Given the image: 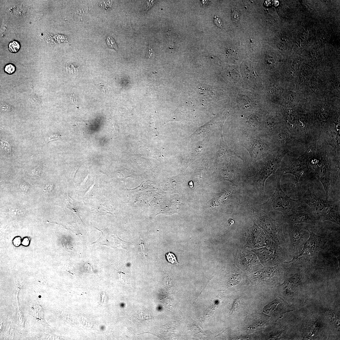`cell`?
I'll return each instance as SVG.
<instances>
[{
	"label": "cell",
	"instance_id": "11",
	"mask_svg": "<svg viewBox=\"0 0 340 340\" xmlns=\"http://www.w3.org/2000/svg\"><path fill=\"white\" fill-rule=\"evenodd\" d=\"M21 47L20 42L18 41L14 40L9 43L8 49L10 51L13 53L18 52Z\"/></svg>",
	"mask_w": 340,
	"mask_h": 340
},
{
	"label": "cell",
	"instance_id": "29",
	"mask_svg": "<svg viewBox=\"0 0 340 340\" xmlns=\"http://www.w3.org/2000/svg\"><path fill=\"white\" fill-rule=\"evenodd\" d=\"M99 87L101 91L103 92V93H106V89L105 87V86L103 85H99Z\"/></svg>",
	"mask_w": 340,
	"mask_h": 340
},
{
	"label": "cell",
	"instance_id": "13",
	"mask_svg": "<svg viewBox=\"0 0 340 340\" xmlns=\"http://www.w3.org/2000/svg\"><path fill=\"white\" fill-rule=\"evenodd\" d=\"M17 70V68L15 65L11 63H9L5 65L4 68L5 72L9 75H11L14 74Z\"/></svg>",
	"mask_w": 340,
	"mask_h": 340
},
{
	"label": "cell",
	"instance_id": "20",
	"mask_svg": "<svg viewBox=\"0 0 340 340\" xmlns=\"http://www.w3.org/2000/svg\"><path fill=\"white\" fill-rule=\"evenodd\" d=\"M1 142L2 147L4 148L6 151L9 154L12 155V154L11 148L8 142L2 139L1 140Z\"/></svg>",
	"mask_w": 340,
	"mask_h": 340
},
{
	"label": "cell",
	"instance_id": "10",
	"mask_svg": "<svg viewBox=\"0 0 340 340\" xmlns=\"http://www.w3.org/2000/svg\"><path fill=\"white\" fill-rule=\"evenodd\" d=\"M264 219L265 220V226H266L267 230L276 240L279 241L282 234L281 226L270 217L265 216Z\"/></svg>",
	"mask_w": 340,
	"mask_h": 340
},
{
	"label": "cell",
	"instance_id": "19",
	"mask_svg": "<svg viewBox=\"0 0 340 340\" xmlns=\"http://www.w3.org/2000/svg\"><path fill=\"white\" fill-rule=\"evenodd\" d=\"M106 41L107 45L110 48L114 49L116 50H118L117 45L112 38L111 37H108L107 38Z\"/></svg>",
	"mask_w": 340,
	"mask_h": 340
},
{
	"label": "cell",
	"instance_id": "4",
	"mask_svg": "<svg viewBox=\"0 0 340 340\" xmlns=\"http://www.w3.org/2000/svg\"><path fill=\"white\" fill-rule=\"evenodd\" d=\"M310 161L314 170L316 177L323 187L328 200V195L331 183L330 163L326 155L321 153L316 154L314 153Z\"/></svg>",
	"mask_w": 340,
	"mask_h": 340
},
{
	"label": "cell",
	"instance_id": "22",
	"mask_svg": "<svg viewBox=\"0 0 340 340\" xmlns=\"http://www.w3.org/2000/svg\"><path fill=\"white\" fill-rule=\"evenodd\" d=\"M232 20L235 23H237L239 19V14L236 11H234L232 13Z\"/></svg>",
	"mask_w": 340,
	"mask_h": 340
},
{
	"label": "cell",
	"instance_id": "26",
	"mask_svg": "<svg viewBox=\"0 0 340 340\" xmlns=\"http://www.w3.org/2000/svg\"><path fill=\"white\" fill-rule=\"evenodd\" d=\"M20 187L24 191L26 192L30 189V186L29 185L26 183L21 184Z\"/></svg>",
	"mask_w": 340,
	"mask_h": 340
},
{
	"label": "cell",
	"instance_id": "1",
	"mask_svg": "<svg viewBox=\"0 0 340 340\" xmlns=\"http://www.w3.org/2000/svg\"><path fill=\"white\" fill-rule=\"evenodd\" d=\"M302 201L308 205L317 220H327L340 226L339 205L335 201L321 199L313 193L303 197Z\"/></svg>",
	"mask_w": 340,
	"mask_h": 340
},
{
	"label": "cell",
	"instance_id": "30",
	"mask_svg": "<svg viewBox=\"0 0 340 340\" xmlns=\"http://www.w3.org/2000/svg\"><path fill=\"white\" fill-rule=\"evenodd\" d=\"M228 223L230 226H231L234 223V221L232 218L229 219L228 220Z\"/></svg>",
	"mask_w": 340,
	"mask_h": 340
},
{
	"label": "cell",
	"instance_id": "23",
	"mask_svg": "<svg viewBox=\"0 0 340 340\" xmlns=\"http://www.w3.org/2000/svg\"><path fill=\"white\" fill-rule=\"evenodd\" d=\"M60 139V136L58 135H54L48 137L46 139V141L48 142L50 141H52Z\"/></svg>",
	"mask_w": 340,
	"mask_h": 340
},
{
	"label": "cell",
	"instance_id": "21",
	"mask_svg": "<svg viewBox=\"0 0 340 340\" xmlns=\"http://www.w3.org/2000/svg\"><path fill=\"white\" fill-rule=\"evenodd\" d=\"M214 21L215 24L221 29L222 28L223 22L220 17L215 16L214 18Z\"/></svg>",
	"mask_w": 340,
	"mask_h": 340
},
{
	"label": "cell",
	"instance_id": "8",
	"mask_svg": "<svg viewBox=\"0 0 340 340\" xmlns=\"http://www.w3.org/2000/svg\"><path fill=\"white\" fill-rule=\"evenodd\" d=\"M284 216L286 222L290 225L303 223L314 224L317 221L308 206L303 202L296 210Z\"/></svg>",
	"mask_w": 340,
	"mask_h": 340
},
{
	"label": "cell",
	"instance_id": "14",
	"mask_svg": "<svg viewBox=\"0 0 340 340\" xmlns=\"http://www.w3.org/2000/svg\"><path fill=\"white\" fill-rule=\"evenodd\" d=\"M241 277L240 274H236L232 275L229 280L231 285L234 286L237 285L241 282Z\"/></svg>",
	"mask_w": 340,
	"mask_h": 340
},
{
	"label": "cell",
	"instance_id": "24",
	"mask_svg": "<svg viewBox=\"0 0 340 340\" xmlns=\"http://www.w3.org/2000/svg\"><path fill=\"white\" fill-rule=\"evenodd\" d=\"M239 304L240 300L239 299H236L235 300L231 310L232 312H233V311L238 308V307L239 306Z\"/></svg>",
	"mask_w": 340,
	"mask_h": 340
},
{
	"label": "cell",
	"instance_id": "15",
	"mask_svg": "<svg viewBox=\"0 0 340 340\" xmlns=\"http://www.w3.org/2000/svg\"><path fill=\"white\" fill-rule=\"evenodd\" d=\"M287 116L289 123L292 125H294L296 120V113L292 111H288L287 112Z\"/></svg>",
	"mask_w": 340,
	"mask_h": 340
},
{
	"label": "cell",
	"instance_id": "17",
	"mask_svg": "<svg viewBox=\"0 0 340 340\" xmlns=\"http://www.w3.org/2000/svg\"><path fill=\"white\" fill-rule=\"evenodd\" d=\"M278 138L280 141L284 142H288L289 141H292L288 134L285 132H280L278 135Z\"/></svg>",
	"mask_w": 340,
	"mask_h": 340
},
{
	"label": "cell",
	"instance_id": "7",
	"mask_svg": "<svg viewBox=\"0 0 340 340\" xmlns=\"http://www.w3.org/2000/svg\"><path fill=\"white\" fill-rule=\"evenodd\" d=\"M300 224L288 225L290 247L294 257L300 254L310 236V231L308 228L303 227Z\"/></svg>",
	"mask_w": 340,
	"mask_h": 340
},
{
	"label": "cell",
	"instance_id": "3",
	"mask_svg": "<svg viewBox=\"0 0 340 340\" xmlns=\"http://www.w3.org/2000/svg\"><path fill=\"white\" fill-rule=\"evenodd\" d=\"M327 241L325 237L319 236L310 231L309 237L304 244L302 252L287 263L294 266L312 263L321 251Z\"/></svg>",
	"mask_w": 340,
	"mask_h": 340
},
{
	"label": "cell",
	"instance_id": "28",
	"mask_svg": "<svg viewBox=\"0 0 340 340\" xmlns=\"http://www.w3.org/2000/svg\"><path fill=\"white\" fill-rule=\"evenodd\" d=\"M53 188V184H46L44 190L46 191L47 192L49 193L51 191Z\"/></svg>",
	"mask_w": 340,
	"mask_h": 340
},
{
	"label": "cell",
	"instance_id": "16",
	"mask_svg": "<svg viewBox=\"0 0 340 340\" xmlns=\"http://www.w3.org/2000/svg\"><path fill=\"white\" fill-rule=\"evenodd\" d=\"M165 255L167 260L169 263L172 264L178 263L177 257L173 253L169 252L167 253Z\"/></svg>",
	"mask_w": 340,
	"mask_h": 340
},
{
	"label": "cell",
	"instance_id": "5",
	"mask_svg": "<svg viewBox=\"0 0 340 340\" xmlns=\"http://www.w3.org/2000/svg\"><path fill=\"white\" fill-rule=\"evenodd\" d=\"M286 154L282 153L268 160L253 179V186L257 189L261 195L265 194V181L271 175L275 173Z\"/></svg>",
	"mask_w": 340,
	"mask_h": 340
},
{
	"label": "cell",
	"instance_id": "27",
	"mask_svg": "<svg viewBox=\"0 0 340 340\" xmlns=\"http://www.w3.org/2000/svg\"><path fill=\"white\" fill-rule=\"evenodd\" d=\"M40 166H38L37 167L35 168L32 171V174L35 175H39L40 174Z\"/></svg>",
	"mask_w": 340,
	"mask_h": 340
},
{
	"label": "cell",
	"instance_id": "2",
	"mask_svg": "<svg viewBox=\"0 0 340 340\" xmlns=\"http://www.w3.org/2000/svg\"><path fill=\"white\" fill-rule=\"evenodd\" d=\"M281 177L280 175L277 178L275 192L269 200L263 204V207L269 211L280 212L286 216L296 210L303 202L291 198L283 191L280 184Z\"/></svg>",
	"mask_w": 340,
	"mask_h": 340
},
{
	"label": "cell",
	"instance_id": "9",
	"mask_svg": "<svg viewBox=\"0 0 340 340\" xmlns=\"http://www.w3.org/2000/svg\"><path fill=\"white\" fill-rule=\"evenodd\" d=\"M251 154L253 158L259 159L263 158L270 151L269 145L260 140L252 139L251 140Z\"/></svg>",
	"mask_w": 340,
	"mask_h": 340
},
{
	"label": "cell",
	"instance_id": "6",
	"mask_svg": "<svg viewBox=\"0 0 340 340\" xmlns=\"http://www.w3.org/2000/svg\"><path fill=\"white\" fill-rule=\"evenodd\" d=\"M314 150L311 147L305 153L296 159L291 161L282 169L280 175L290 174L294 176L296 183H299L301 176L309 168L310 161L314 155Z\"/></svg>",
	"mask_w": 340,
	"mask_h": 340
},
{
	"label": "cell",
	"instance_id": "12",
	"mask_svg": "<svg viewBox=\"0 0 340 340\" xmlns=\"http://www.w3.org/2000/svg\"><path fill=\"white\" fill-rule=\"evenodd\" d=\"M139 241L140 244H139V248L138 249L139 253L143 258L145 259H147V258L148 251L144 245V243L143 242L142 237H140Z\"/></svg>",
	"mask_w": 340,
	"mask_h": 340
},
{
	"label": "cell",
	"instance_id": "18",
	"mask_svg": "<svg viewBox=\"0 0 340 340\" xmlns=\"http://www.w3.org/2000/svg\"><path fill=\"white\" fill-rule=\"evenodd\" d=\"M258 118L254 116H250L247 119V122L250 126L253 127L257 126L259 123Z\"/></svg>",
	"mask_w": 340,
	"mask_h": 340
},
{
	"label": "cell",
	"instance_id": "25",
	"mask_svg": "<svg viewBox=\"0 0 340 340\" xmlns=\"http://www.w3.org/2000/svg\"><path fill=\"white\" fill-rule=\"evenodd\" d=\"M71 100L72 103L77 106L79 105V102L77 98L75 96V95L72 94L70 95Z\"/></svg>",
	"mask_w": 340,
	"mask_h": 340
}]
</instances>
